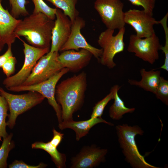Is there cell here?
<instances>
[{"instance_id": "22", "label": "cell", "mask_w": 168, "mask_h": 168, "mask_svg": "<svg viewBox=\"0 0 168 168\" xmlns=\"http://www.w3.org/2000/svg\"><path fill=\"white\" fill-rule=\"evenodd\" d=\"M13 134L12 133L3 138L0 147V168L7 167V159L10 151L15 147L14 142L12 140Z\"/></svg>"}, {"instance_id": "35", "label": "cell", "mask_w": 168, "mask_h": 168, "mask_svg": "<svg viewBox=\"0 0 168 168\" xmlns=\"http://www.w3.org/2000/svg\"><path fill=\"white\" fill-rule=\"evenodd\" d=\"M1 50H0V52L1 51Z\"/></svg>"}, {"instance_id": "31", "label": "cell", "mask_w": 168, "mask_h": 168, "mask_svg": "<svg viewBox=\"0 0 168 168\" xmlns=\"http://www.w3.org/2000/svg\"><path fill=\"white\" fill-rule=\"evenodd\" d=\"M47 166V164L43 162L36 166H33L26 164L21 160H16L10 164L8 167L9 168H44Z\"/></svg>"}, {"instance_id": "30", "label": "cell", "mask_w": 168, "mask_h": 168, "mask_svg": "<svg viewBox=\"0 0 168 168\" xmlns=\"http://www.w3.org/2000/svg\"><path fill=\"white\" fill-rule=\"evenodd\" d=\"M16 59L15 57H10L2 67L3 71L7 77H9L13 73L15 70Z\"/></svg>"}, {"instance_id": "13", "label": "cell", "mask_w": 168, "mask_h": 168, "mask_svg": "<svg viewBox=\"0 0 168 168\" xmlns=\"http://www.w3.org/2000/svg\"><path fill=\"white\" fill-rule=\"evenodd\" d=\"M55 16L49 51L51 52L59 51L70 36L72 25L69 18L61 10L57 8Z\"/></svg>"}, {"instance_id": "27", "label": "cell", "mask_w": 168, "mask_h": 168, "mask_svg": "<svg viewBox=\"0 0 168 168\" xmlns=\"http://www.w3.org/2000/svg\"><path fill=\"white\" fill-rule=\"evenodd\" d=\"M168 13L167 12L163 17L159 21V24L163 27L165 34V41L164 46L161 45L160 50H162L165 55V60L164 64L160 68L168 72V28L167 26V20Z\"/></svg>"}, {"instance_id": "10", "label": "cell", "mask_w": 168, "mask_h": 168, "mask_svg": "<svg viewBox=\"0 0 168 168\" xmlns=\"http://www.w3.org/2000/svg\"><path fill=\"white\" fill-rule=\"evenodd\" d=\"M59 54L58 52L49 51L41 57L21 85H30L43 82L64 68L58 59Z\"/></svg>"}, {"instance_id": "23", "label": "cell", "mask_w": 168, "mask_h": 168, "mask_svg": "<svg viewBox=\"0 0 168 168\" xmlns=\"http://www.w3.org/2000/svg\"><path fill=\"white\" fill-rule=\"evenodd\" d=\"M9 110L7 102L5 98L0 94V141L2 139L7 136L6 131V118L8 117Z\"/></svg>"}, {"instance_id": "6", "label": "cell", "mask_w": 168, "mask_h": 168, "mask_svg": "<svg viewBox=\"0 0 168 168\" xmlns=\"http://www.w3.org/2000/svg\"><path fill=\"white\" fill-rule=\"evenodd\" d=\"M125 31V27L119 30L114 35V30L107 29L100 35L97 40L102 52L99 61L101 64L109 69L116 65L114 61L115 55L123 52L125 48L124 38Z\"/></svg>"}, {"instance_id": "32", "label": "cell", "mask_w": 168, "mask_h": 168, "mask_svg": "<svg viewBox=\"0 0 168 168\" xmlns=\"http://www.w3.org/2000/svg\"><path fill=\"white\" fill-rule=\"evenodd\" d=\"M52 131L53 137L49 142L53 146L57 148L63 138L64 134L58 132L54 128H53Z\"/></svg>"}, {"instance_id": "4", "label": "cell", "mask_w": 168, "mask_h": 168, "mask_svg": "<svg viewBox=\"0 0 168 168\" xmlns=\"http://www.w3.org/2000/svg\"><path fill=\"white\" fill-rule=\"evenodd\" d=\"M29 91L23 94L15 95L0 87V94L5 98L8 105L10 113L6 123L7 126L11 129L15 125L18 116L41 103L45 99L37 92Z\"/></svg>"}, {"instance_id": "17", "label": "cell", "mask_w": 168, "mask_h": 168, "mask_svg": "<svg viewBox=\"0 0 168 168\" xmlns=\"http://www.w3.org/2000/svg\"><path fill=\"white\" fill-rule=\"evenodd\" d=\"M100 123H104L110 125L113 124L108 122L101 117L90 118L87 120L74 121L73 119L62 121L58 124V128L61 130L69 128L73 130L76 133V139L79 141L87 134L90 129L94 126Z\"/></svg>"}, {"instance_id": "18", "label": "cell", "mask_w": 168, "mask_h": 168, "mask_svg": "<svg viewBox=\"0 0 168 168\" xmlns=\"http://www.w3.org/2000/svg\"><path fill=\"white\" fill-rule=\"evenodd\" d=\"M140 73L142 77L140 81L129 79L128 83L155 94L160 80V71L152 69L147 71L145 69L142 68Z\"/></svg>"}, {"instance_id": "20", "label": "cell", "mask_w": 168, "mask_h": 168, "mask_svg": "<svg viewBox=\"0 0 168 168\" xmlns=\"http://www.w3.org/2000/svg\"><path fill=\"white\" fill-rule=\"evenodd\" d=\"M32 148L43 150L50 156L52 160L56 166L58 168H65L66 156L65 154L59 152L57 148L53 146L49 142H36L32 144Z\"/></svg>"}, {"instance_id": "25", "label": "cell", "mask_w": 168, "mask_h": 168, "mask_svg": "<svg viewBox=\"0 0 168 168\" xmlns=\"http://www.w3.org/2000/svg\"><path fill=\"white\" fill-rule=\"evenodd\" d=\"M34 5L33 13H42L51 20L56 17L57 8H53L48 5L43 0H31Z\"/></svg>"}, {"instance_id": "28", "label": "cell", "mask_w": 168, "mask_h": 168, "mask_svg": "<svg viewBox=\"0 0 168 168\" xmlns=\"http://www.w3.org/2000/svg\"><path fill=\"white\" fill-rule=\"evenodd\" d=\"M156 97L164 104L168 105V81L161 76L155 94Z\"/></svg>"}, {"instance_id": "7", "label": "cell", "mask_w": 168, "mask_h": 168, "mask_svg": "<svg viewBox=\"0 0 168 168\" xmlns=\"http://www.w3.org/2000/svg\"><path fill=\"white\" fill-rule=\"evenodd\" d=\"M19 39L24 46L25 59L21 69L15 74L7 77L3 84L7 89L21 85L30 74L32 69L40 59L49 51V48H41L34 47Z\"/></svg>"}, {"instance_id": "12", "label": "cell", "mask_w": 168, "mask_h": 168, "mask_svg": "<svg viewBox=\"0 0 168 168\" xmlns=\"http://www.w3.org/2000/svg\"><path fill=\"white\" fill-rule=\"evenodd\" d=\"M85 25V21L82 18L79 16L76 18L72 23L70 36L59 51L84 49L90 52L93 56L99 61L102 54V49L94 47L87 43L81 31Z\"/></svg>"}, {"instance_id": "26", "label": "cell", "mask_w": 168, "mask_h": 168, "mask_svg": "<svg viewBox=\"0 0 168 168\" xmlns=\"http://www.w3.org/2000/svg\"><path fill=\"white\" fill-rule=\"evenodd\" d=\"M11 9V14L17 19L20 16H27L29 15L26 7L28 3L27 0H9Z\"/></svg>"}, {"instance_id": "14", "label": "cell", "mask_w": 168, "mask_h": 168, "mask_svg": "<svg viewBox=\"0 0 168 168\" xmlns=\"http://www.w3.org/2000/svg\"><path fill=\"white\" fill-rule=\"evenodd\" d=\"M108 152L106 149H101L92 145L83 147L72 159L71 168H92L104 162Z\"/></svg>"}, {"instance_id": "21", "label": "cell", "mask_w": 168, "mask_h": 168, "mask_svg": "<svg viewBox=\"0 0 168 168\" xmlns=\"http://www.w3.org/2000/svg\"><path fill=\"white\" fill-rule=\"evenodd\" d=\"M51 3L57 8L63 11L68 16L72 22L79 16V12L76 8L77 0H46Z\"/></svg>"}, {"instance_id": "33", "label": "cell", "mask_w": 168, "mask_h": 168, "mask_svg": "<svg viewBox=\"0 0 168 168\" xmlns=\"http://www.w3.org/2000/svg\"><path fill=\"white\" fill-rule=\"evenodd\" d=\"M7 50L2 55L0 56V68L11 57L13 56L12 50V45H8Z\"/></svg>"}, {"instance_id": "15", "label": "cell", "mask_w": 168, "mask_h": 168, "mask_svg": "<svg viewBox=\"0 0 168 168\" xmlns=\"http://www.w3.org/2000/svg\"><path fill=\"white\" fill-rule=\"evenodd\" d=\"M92 54L88 50L81 49L78 51L69 50L62 51L58 59L63 67L69 72H77L87 66L90 62Z\"/></svg>"}, {"instance_id": "24", "label": "cell", "mask_w": 168, "mask_h": 168, "mask_svg": "<svg viewBox=\"0 0 168 168\" xmlns=\"http://www.w3.org/2000/svg\"><path fill=\"white\" fill-rule=\"evenodd\" d=\"M114 91L113 86L111 87L109 93L95 105L93 108L90 118L101 117L105 107L111 100L114 99Z\"/></svg>"}, {"instance_id": "8", "label": "cell", "mask_w": 168, "mask_h": 168, "mask_svg": "<svg viewBox=\"0 0 168 168\" xmlns=\"http://www.w3.org/2000/svg\"><path fill=\"white\" fill-rule=\"evenodd\" d=\"M161 45L155 33L148 37L141 38L136 35H131L127 50L133 53L137 57L153 64L159 58V51Z\"/></svg>"}, {"instance_id": "16", "label": "cell", "mask_w": 168, "mask_h": 168, "mask_svg": "<svg viewBox=\"0 0 168 168\" xmlns=\"http://www.w3.org/2000/svg\"><path fill=\"white\" fill-rule=\"evenodd\" d=\"M0 0V39L5 44L12 45L16 38L15 31L21 20L14 17L5 9Z\"/></svg>"}, {"instance_id": "9", "label": "cell", "mask_w": 168, "mask_h": 168, "mask_svg": "<svg viewBox=\"0 0 168 168\" xmlns=\"http://www.w3.org/2000/svg\"><path fill=\"white\" fill-rule=\"evenodd\" d=\"M124 5L120 0H96L94 7L107 29L119 30L124 27Z\"/></svg>"}, {"instance_id": "19", "label": "cell", "mask_w": 168, "mask_h": 168, "mask_svg": "<svg viewBox=\"0 0 168 168\" xmlns=\"http://www.w3.org/2000/svg\"><path fill=\"white\" fill-rule=\"evenodd\" d=\"M114 102L109 108V115L113 120H119L123 118L124 114L133 112L135 108H129L126 107L124 101L118 94V91L121 86L118 85H114Z\"/></svg>"}, {"instance_id": "29", "label": "cell", "mask_w": 168, "mask_h": 168, "mask_svg": "<svg viewBox=\"0 0 168 168\" xmlns=\"http://www.w3.org/2000/svg\"><path fill=\"white\" fill-rule=\"evenodd\" d=\"M133 5L142 7L143 10L153 15L155 0H128Z\"/></svg>"}, {"instance_id": "3", "label": "cell", "mask_w": 168, "mask_h": 168, "mask_svg": "<svg viewBox=\"0 0 168 168\" xmlns=\"http://www.w3.org/2000/svg\"><path fill=\"white\" fill-rule=\"evenodd\" d=\"M118 141L125 160L133 168H159L147 163L139 152L135 141L137 135L142 136L144 131L137 125L131 126L127 124L115 127Z\"/></svg>"}, {"instance_id": "5", "label": "cell", "mask_w": 168, "mask_h": 168, "mask_svg": "<svg viewBox=\"0 0 168 168\" xmlns=\"http://www.w3.org/2000/svg\"><path fill=\"white\" fill-rule=\"evenodd\" d=\"M69 72L68 68H64L43 82L30 85H20L12 86L7 89L14 92L28 91L36 92L40 93L45 98L47 99L49 104L55 111L58 123H60L62 121V110L60 106L57 102L55 99V89L58 81L63 75Z\"/></svg>"}, {"instance_id": "34", "label": "cell", "mask_w": 168, "mask_h": 168, "mask_svg": "<svg viewBox=\"0 0 168 168\" xmlns=\"http://www.w3.org/2000/svg\"><path fill=\"white\" fill-rule=\"evenodd\" d=\"M5 44L3 43L0 39V49L2 50Z\"/></svg>"}, {"instance_id": "11", "label": "cell", "mask_w": 168, "mask_h": 168, "mask_svg": "<svg viewBox=\"0 0 168 168\" xmlns=\"http://www.w3.org/2000/svg\"><path fill=\"white\" fill-rule=\"evenodd\" d=\"M124 21L135 30L136 35L141 38L148 37L155 33L154 25L159 24L153 15L144 10L130 9L124 12Z\"/></svg>"}, {"instance_id": "2", "label": "cell", "mask_w": 168, "mask_h": 168, "mask_svg": "<svg viewBox=\"0 0 168 168\" xmlns=\"http://www.w3.org/2000/svg\"><path fill=\"white\" fill-rule=\"evenodd\" d=\"M54 24V21L45 14L32 13L21 20L15 29V35L16 38L24 37L34 47L50 49Z\"/></svg>"}, {"instance_id": "1", "label": "cell", "mask_w": 168, "mask_h": 168, "mask_svg": "<svg viewBox=\"0 0 168 168\" xmlns=\"http://www.w3.org/2000/svg\"><path fill=\"white\" fill-rule=\"evenodd\" d=\"M87 87L86 74L83 72L66 79L56 86L55 97L61 108L62 121L73 119V114L83 103Z\"/></svg>"}]
</instances>
